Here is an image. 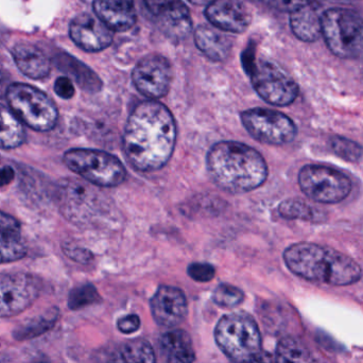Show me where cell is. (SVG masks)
Instances as JSON below:
<instances>
[{
    "label": "cell",
    "instance_id": "1",
    "mask_svg": "<svg viewBox=\"0 0 363 363\" xmlns=\"http://www.w3.org/2000/svg\"><path fill=\"white\" fill-rule=\"evenodd\" d=\"M176 140L177 125L172 112L155 100H147L138 104L128 118L123 152L138 172H157L169 162Z\"/></svg>",
    "mask_w": 363,
    "mask_h": 363
},
{
    "label": "cell",
    "instance_id": "2",
    "mask_svg": "<svg viewBox=\"0 0 363 363\" xmlns=\"http://www.w3.org/2000/svg\"><path fill=\"white\" fill-rule=\"evenodd\" d=\"M207 169L216 185L230 194L260 187L268 178V166L258 151L237 142H220L207 155Z\"/></svg>",
    "mask_w": 363,
    "mask_h": 363
},
{
    "label": "cell",
    "instance_id": "3",
    "mask_svg": "<svg viewBox=\"0 0 363 363\" xmlns=\"http://www.w3.org/2000/svg\"><path fill=\"white\" fill-rule=\"evenodd\" d=\"M284 260L292 273L313 283L347 286L362 279V268L355 260L315 243L292 245L284 253Z\"/></svg>",
    "mask_w": 363,
    "mask_h": 363
},
{
    "label": "cell",
    "instance_id": "4",
    "mask_svg": "<svg viewBox=\"0 0 363 363\" xmlns=\"http://www.w3.org/2000/svg\"><path fill=\"white\" fill-rule=\"evenodd\" d=\"M322 36L341 59H363V15L350 9H330L322 14Z\"/></svg>",
    "mask_w": 363,
    "mask_h": 363
},
{
    "label": "cell",
    "instance_id": "5",
    "mask_svg": "<svg viewBox=\"0 0 363 363\" xmlns=\"http://www.w3.org/2000/svg\"><path fill=\"white\" fill-rule=\"evenodd\" d=\"M216 342L236 363H242L262 351V336L255 320L245 313L224 315L215 330Z\"/></svg>",
    "mask_w": 363,
    "mask_h": 363
},
{
    "label": "cell",
    "instance_id": "6",
    "mask_svg": "<svg viewBox=\"0 0 363 363\" xmlns=\"http://www.w3.org/2000/svg\"><path fill=\"white\" fill-rule=\"evenodd\" d=\"M6 100L19 121L35 131H50L57 125L59 112L55 102L36 87L14 83L6 91Z\"/></svg>",
    "mask_w": 363,
    "mask_h": 363
},
{
    "label": "cell",
    "instance_id": "7",
    "mask_svg": "<svg viewBox=\"0 0 363 363\" xmlns=\"http://www.w3.org/2000/svg\"><path fill=\"white\" fill-rule=\"evenodd\" d=\"M64 163L85 181L99 187H115L127 178L119 159L104 151L72 149L64 155Z\"/></svg>",
    "mask_w": 363,
    "mask_h": 363
},
{
    "label": "cell",
    "instance_id": "8",
    "mask_svg": "<svg viewBox=\"0 0 363 363\" xmlns=\"http://www.w3.org/2000/svg\"><path fill=\"white\" fill-rule=\"evenodd\" d=\"M298 185L311 200L323 204H336L347 198L352 182L342 172L321 165H307L298 174Z\"/></svg>",
    "mask_w": 363,
    "mask_h": 363
},
{
    "label": "cell",
    "instance_id": "9",
    "mask_svg": "<svg viewBox=\"0 0 363 363\" xmlns=\"http://www.w3.org/2000/svg\"><path fill=\"white\" fill-rule=\"evenodd\" d=\"M249 74L256 93L272 106H287L298 97V84L272 62L256 61Z\"/></svg>",
    "mask_w": 363,
    "mask_h": 363
},
{
    "label": "cell",
    "instance_id": "10",
    "mask_svg": "<svg viewBox=\"0 0 363 363\" xmlns=\"http://www.w3.org/2000/svg\"><path fill=\"white\" fill-rule=\"evenodd\" d=\"M243 127L262 144H288L296 135V127L294 121L283 113L269 108H251L241 113Z\"/></svg>",
    "mask_w": 363,
    "mask_h": 363
},
{
    "label": "cell",
    "instance_id": "11",
    "mask_svg": "<svg viewBox=\"0 0 363 363\" xmlns=\"http://www.w3.org/2000/svg\"><path fill=\"white\" fill-rule=\"evenodd\" d=\"M40 283L27 273L0 274V318H11L27 311L40 296Z\"/></svg>",
    "mask_w": 363,
    "mask_h": 363
},
{
    "label": "cell",
    "instance_id": "12",
    "mask_svg": "<svg viewBox=\"0 0 363 363\" xmlns=\"http://www.w3.org/2000/svg\"><path fill=\"white\" fill-rule=\"evenodd\" d=\"M138 91L151 100L167 95L172 81V68L166 57L150 55L138 62L132 74Z\"/></svg>",
    "mask_w": 363,
    "mask_h": 363
},
{
    "label": "cell",
    "instance_id": "13",
    "mask_svg": "<svg viewBox=\"0 0 363 363\" xmlns=\"http://www.w3.org/2000/svg\"><path fill=\"white\" fill-rule=\"evenodd\" d=\"M147 9L164 34L174 40L187 38L191 31V17L182 0H144Z\"/></svg>",
    "mask_w": 363,
    "mask_h": 363
},
{
    "label": "cell",
    "instance_id": "14",
    "mask_svg": "<svg viewBox=\"0 0 363 363\" xmlns=\"http://www.w3.org/2000/svg\"><path fill=\"white\" fill-rule=\"evenodd\" d=\"M69 33L74 44L89 52L104 50L112 44V30L97 15H79L70 23Z\"/></svg>",
    "mask_w": 363,
    "mask_h": 363
},
{
    "label": "cell",
    "instance_id": "15",
    "mask_svg": "<svg viewBox=\"0 0 363 363\" xmlns=\"http://www.w3.org/2000/svg\"><path fill=\"white\" fill-rule=\"evenodd\" d=\"M205 14L213 27L232 33L245 31L251 23V13L240 0H211Z\"/></svg>",
    "mask_w": 363,
    "mask_h": 363
},
{
    "label": "cell",
    "instance_id": "16",
    "mask_svg": "<svg viewBox=\"0 0 363 363\" xmlns=\"http://www.w3.org/2000/svg\"><path fill=\"white\" fill-rule=\"evenodd\" d=\"M151 313L160 325L165 328L179 325L188 313L185 294L178 288L162 286L151 298Z\"/></svg>",
    "mask_w": 363,
    "mask_h": 363
},
{
    "label": "cell",
    "instance_id": "17",
    "mask_svg": "<svg viewBox=\"0 0 363 363\" xmlns=\"http://www.w3.org/2000/svg\"><path fill=\"white\" fill-rule=\"evenodd\" d=\"M94 11L112 31H127L136 23L134 0H94Z\"/></svg>",
    "mask_w": 363,
    "mask_h": 363
},
{
    "label": "cell",
    "instance_id": "18",
    "mask_svg": "<svg viewBox=\"0 0 363 363\" xmlns=\"http://www.w3.org/2000/svg\"><path fill=\"white\" fill-rule=\"evenodd\" d=\"M63 207L70 219L76 220L81 213V218L86 219L93 213H97L99 196L91 187L81 183H68L64 188ZM66 216V217H67Z\"/></svg>",
    "mask_w": 363,
    "mask_h": 363
},
{
    "label": "cell",
    "instance_id": "19",
    "mask_svg": "<svg viewBox=\"0 0 363 363\" xmlns=\"http://www.w3.org/2000/svg\"><path fill=\"white\" fill-rule=\"evenodd\" d=\"M13 59L18 69L28 78L40 80L50 72V62L45 53L29 43L17 44L12 50Z\"/></svg>",
    "mask_w": 363,
    "mask_h": 363
},
{
    "label": "cell",
    "instance_id": "20",
    "mask_svg": "<svg viewBox=\"0 0 363 363\" xmlns=\"http://www.w3.org/2000/svg\"><path fill=\"white\" fill-rule=\"evenodd\" d=\"M223 32L213 26H200L194 32L199 50L213 61H224L232 50V40Z\"/></svg>",
    "mask_w": 363,
    "mask_h": 363
},
{
    "label": "cell",
    "instance_id": "21",
    "mask_svg": "<svg viewBox=\"0 0 363 363\" xmlns=\"http://www.w3.org/2000/svg\"><path fill=\"white\" fill-rule=\"evenodd\" d=\"M290 27L298 40L315 42L322 36V14L309 2L290 13Z\"/></svg>",
    "mask_w": 363,
    "mask_h": 363
},
{
    "label": "cell",
    "instance_id": "22",
    "mask_svg": "<svg viewBox=\"0 0 363 363\" xmlns=\"http://www.w3.org/2000/svg\"><path fill=\"white\" fill-rule=\"evenodd\" d=\"M161 352L167 363H192L196 359L191 338L182 330H169L162 336Z\"/></svg>",
    "mask_w": 363,
    "mask_h": 363
},
{
    "label": "cell",
    "instance_id": "23",
    "mask_svg": "<svg viewBox=\"0 0 363 363\" xmlns=\"http://www.w3.org/2000/svg\"><path fill=\"white\" fill-rule=\"evenodd\" d=\"M25 140L23 123L10 108L0 104V149L18 148Z\"/></svg>",
    "mask_w": 363,
    "mask_h": 363
},
{
    "label": "cell",
    "instance_id": "24",
    "mask_svg": "<svg viewBox=\"0 0 363 363\" xmlns=\"http://www.w3.org/2000/svg\"><path fill=\"white\" fill-rule=\"evenodd\" d=\"M57 64L64 72L70 74L83 89L98 91L101 89L102 83L97 74L74 57L60 55L57 57Z\"/></svg>",
    "mask_w": 363,
    "mask_h": 363
},
{
    "label": "cell",
    "instance_id": "25",
    "mask_svg": "<svg viewBox=\"0 0 363 363\" xmlns=\"http://www.w3.org/2000/svg\"><path fill=\"white\" fill-rule=\"evenodd\" d=\"M108 363H157L152 347L145 340H133L121 345Z\"/></svg>",
    "mask_w": 363,
    "mask_h": 363
},
{
    "label": "cell",
    "instance_id": "26",
    "mask_svg": "<svg viewBox=\"0 0 363 363\" xmlns=\"http://www.w3.org/2000/svg\"><path fill=\"white\" fill-rule=\"evenodd\" d=\"M275 363H318L308 349L298 339H283L277 345Z\"/></svg>",
    "mask_w": 363,
    "mask_h": 363
},
{
    "label": "cell",
    "instance_id": "27",
    "mask_svg": "<svg viewBox=\"0 0 363 363\" xmlns=\"http://www.w3.org/2000/svg\"><path fill=\"white\" fill-rule=\"evenodd\" d=\"M26 252L19 230L0 228V264L21 259Z\"/></svg>",
    "mask_w": 363,
    "mask_h": 363
},
{
    "label": "cell",
    "instance_id": "28",
    "mask_svg": "<svg viewBox=\"0 0 363 363\" xmlns=\"http://www.w3.org/2000/svg\"><path fill=\"white\" fill-rule=\"evenodd\" d=\"M279 213L288 220H306L311 222L322 221L323 213L300 199H288L279 204Z\"/></svg>",
    "mask_w": 363,
    "mask_h": 363
},
{
    "label": "cell",
    "instance_id": "29",
    "mask_svg": "<svg viewBox=\"0 0 363 363\" xmlns=\"http://www.w3.org/2000/svg\"><path fill=\"white\" fill-rule=\"evenodd\" d=\"M330 147L335 155L352 163H356L362 157L363 149L357 143L341 136L330 138Z\"/></svg>",
    "mask_w": 363,
    "mask_h": 363
},
{
    "label": "cell",
    "instance_id": "30",
    "mask_svg": "<svg viewBox=\"0 0 363 363\" xmlns=\"http://www.w3.org/2000/svg\"><path fill=\"white\" fill-rule=\"evenodd\" d=\"M213 301L218 306L232 308L242 302L243 292L235 286L222 284L213 291Z\"/></svg>",
    "mask_w": 363,
    "mask_h": 363
},
{
    "label": "cell",
    "instance_id": "31",
    "mask_svg": "<svg viewBox=\"0 0 363 363\" xmlns=\"http://www.w3.org/2000/svg\"><path fill=\"white\" fill-rule=\"evenodd\" d=\"M98 298L97 290L91 285H85L74 290L70 294L69 305L72 308L86 306L91 303L96 302Z\"/></svg>",
    "mask_w": 363,
    "mask_h": 363
},
{
    "label": "cell",
    "instance_id": "32",
    "mask_svg": "<svg viewBox=\"0 0 363 363\" xmlns=\"http://www.w3.org/2000/svg\"><path fill=\"white\" fill-rule=\"evenodd\" d=\"M216 270L211 264L205 262H194L188 267V275L194 281L206 283L215 277Z\"/></svg>",
    "mask_w": 363,
    "mask_h": 363
},
{
    "label": "cell",
    "instance_id": "33",
    "mask_svg": "<svg viewBox=\"0 0 363 363\" xmlns=\"http://www.w3.org/2000/svg\"><path fill=\"white\" fill-rule=\"evenodd\" d=\"M255 1L281 12L292 13L306 6L311 0H255Z\"/></svg>",
    "mask_w": 363,
    "mask_h": 363
},
{
    "label": "cell",
    "instance_id": "34",
    "mask_svg": "<svg viewBox=\"0 0 363 363\" xmlns=\"http://www.w3.org/2000/svg\"><path fill=\"white\" fill-rule=\"evenodd\" d=\"M63 249L68 257L76 260V262H81V264H87V262L93 259V254L89 250L83 249V247L74 245V243L66 242Z\"/></svg>",
    "mask_w": 363,
    "mask_h": 363
},
{
    "label": "cell",
    "instance_id": "35",
    "mask_svg": "<svg viewBox=\"0 0 363 363\" xmlns=\"http://www.w3.org/2000/svg\"><path fill=\"white\" fill-rule=\"evenodd\" d=\"M55 91L62 99H70L74 97V87L72 80L67 77L57 79L55 83Z\"/></svg>",
    "mask_w": 363,
    "mask_h": 363
},
{
    "label": "cell",
    "instance_id": "36",
    "mask_svg": "<svg viewBox=\"0 0 363 363\" xmlns=\"http://www.w3.org/2000/svg\"><path fill=\"white\" fill-rule=\"evenodd\" d=\"M117 326L123 334H132L140 328V320L136 315H125V317L119 319Z\"/></svg>",
    "mask_w": 363,
    "mask_h": 363
},
{
    "label": "cell",
    "instance_id": "37",
    "mask_svg": "<svg viewBox=\"0 0 363 363\" xmlns=\"http://www.w3.org/2000/svg\"><path fill=\"white\" fill-rule=\"evenodd\" d=\"M13 179H14V172L12 168L2 165L0 160V187L8 185Z\"/></svg>",
    "mask_w": 363,
    "mask_h": 363
},
{
    "label": "cell",
    "instance_id": "38",
    "mask_svg": "<svg viewBox=\"0 0 363 363\" xmlns=\"http://www.w3.org/2000/svg\"><path fill=\"white\" fill-rule=\"evenodd\" d=\"M0 228H11L19 230V224L14 218L6 213H0Z\"/></svg>",
    "mask_w": 363,
    "mask_h": 363
},
{
    "label": "cell",
    "instance_id": "39",
    "mask_svg": "<svg viewBox=\"0 0 363 363\" xmlns=\"http://www.w3.org/2000/svg\"><path fill=\"white\" fill-rule=\"evenodd\" d=\"M242 363H273V360L268 353L260 351L259 353L256 354L253 357L245 360V362Z\"/></svg>",
    "mask_w": 363,
    "mask_h": 363
},
{
    "label": "cell",
    "instance_id": "40",
    "mask_svg": "<svg viewBox=\"0 0 363 363\" xmlns=\"http://www.w3.org/2000/svg\"><path fill=\"white\" fill-rule=\"evenodd\" d=\"M189 1L194 2V4H201L203 0H189Z\"/></svg>",
    "mask_w": 363,
    "mask_h": 363
}]
</instances>
